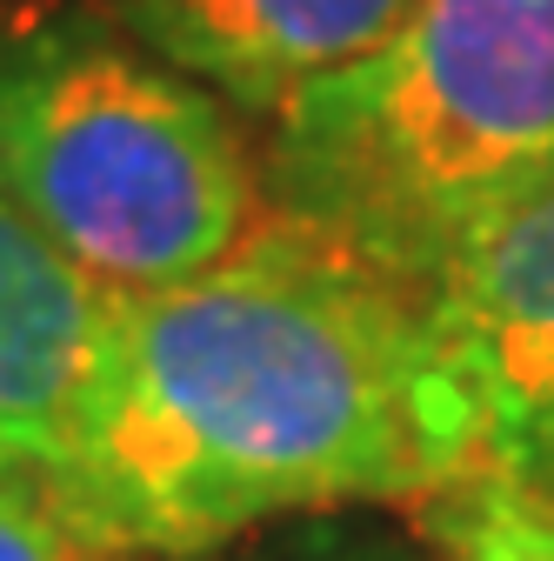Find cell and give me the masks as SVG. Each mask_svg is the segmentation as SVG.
<instances>
[{
	"label": "cell",
	"instance_id": "cell-2",
	"mask_svg": "<svg viewBox=\"0 0 554 561\" xmlns=\"http://www.w3.org/2000/svg\"><path fill=\"white\" fill-rule=\"evenodd\" d=\"M554 181V0H414L355 67L267 114V207L422 280Z\"/></svg>",
	"mask_w": 554,
	"mask_h": 561
},
{
	"label": "cell",
	"instance_id": "cell-1",
	"mask_svg": "<svg viewBox=\"0 0 554 561\" xmlns=\"http://www.w3.org/2000/svg\"><path fill=\"white\" fill-rule=\"evenodd\" d=\"M468 474L481 428L422 288L267 207L221 267L107 308L34 481L88 554H200Z\"/></svg>",
	"mask_w": 554,
	"mask_h": 561
},
{
	"label": "cell",
	"instance_id": "cell-3",
	"mask_svg": "<svg viewBox=\"0 0 554 561\" xmlns=\"http://www.w3.org/2000/svg\"><path fill=\"white\" fill-rule=\"evenodd\" d=\"M0 194L107 301L181 288L267 221L234 107L74 14L0 34Z\"/></svg>",
	"mask_w": 554,
	"mask_h": 561
},
{
	"label": "cell",
	"instance_id": "cell-7",
	"mask_svg": "<svg viewBox=\"0 0 554 561\" xmlns=\"http://www.w3.org/2000/svg\"><path fill=\"white\" fill-rule=\"evenodd\" d=\"M441 561H554V495L515 474H468L422 502Z\"/></svg>",
	"mask_w": 554,
	"mask_h": 561
},
{
	"label": "cell",
	"instance_id": "cell-6",
	"mask_svg": "<svg viewBox=\"0 0 554 561\" xmlns=\"http://www.w3.org/2000/svg\"><path fill=\"white\" fill-rule=\"evenodd\" d=\"M107 308L114 301L0 194V468H47Z\"/></svg>",
	"mask_w": 554,
	"mask_h": 561
},
{
	"label": "cell",
	"instance_id": "cell-5",
	"mask_svg": "<svg viewBox=\"0 0 554 561\" xmlns=\"http://www.w3.org/2000/svg\"><path fill=\"white\" fill-rule=\"evenodd\" d=\"M414 0H120V27L241 114H281L301 88L374 54Z\"/></svg>",
	"mask_w": 554,
	"mask_h": 561
},
{
	"label": "cell",
	"instance_id": "cell-4",
	"mask_svg": "<svg viewBox=\"0 0 554 561\" xmlns=\"http://www.w3.org/2000/svg\"><path fill=\"white\" fill-rule=\"evenodd\" d=\"M422 301L481 428V474L554 495V181L481 221Z\"/></svg>",
	"mask_w": 554,
	"mask_h": 561
},
{
	"label": "cell",
	"instance_id": "cell-8",
	"mask_svg": "<svg viewBox=\"0 0 554 561\" xmlns=\"http://www.w3.org/2000/svg\"><path fill=\"white\" fill-rule=\"evenodd\" d=\"M0 561H94L27 468H0Z\"/></svg>",
	"mask_w": 554,
	"mask_h": 561
}]
</instances>
